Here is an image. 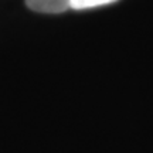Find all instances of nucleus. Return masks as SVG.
<instances>
[{
	"label": "nucleus",
	"instance_id": "2",
	"mask_svg": "<svg viewBox=\"0 0 153 153\" xmlns=\"http://www.w3.org/2000/svg\"><path fill=\"white\" fill-rule=\"evenodd\" d=\"M115 1L118 0H71V9L72 10H88V9L111 4Z\"/></svg>",
	"mask_w": 153,
	"mask_h": 153
},
{
	"label": "nucleus",
	"instance_id": "1",
	"mask_svg": "<svg viewBox=\"0 0 153 153\" xmlns=\"http://www.w3.org/2000/svg\"><path fill=\"white\" fill-rule=\"evenodd\" d=\"M30 10L45 14H60L71 9V0H26Z\"/></svg>",
	"mask_w": 153,
	"mask_h": 153
}]
</instances>
